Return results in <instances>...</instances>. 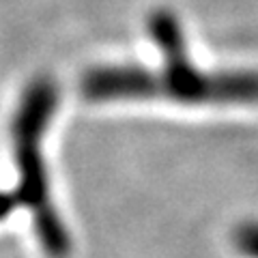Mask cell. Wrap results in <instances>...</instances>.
I'll return each instance as SVG.
<instances>
[{"label": "cell", "instance_id": "6da1fadb", "mask_svg": "<svg viewBox=\"0 0 258 258\" xmlns=\"http://www.w3.org/2000/svg\"><path fill=\"white\" fill-rule=\"evenodd\" d=\"M149 32L164 52L161 71L134 64L93 67L80 80V93L91 101L108 99H172L187 106L200 103H258V74H203L185 52L183 32L170 11H153Z\"/></svg>", "mask_w": 258, "mask_h": 258}, {"label": "cell", "instance_id": "7a4b0ae2", "mask_svg": "<svg viewBox=\"0 0 258 258\" xmlns=\"http://www.w3.org/2000/svg\"><path fill=\"white\" fill-rule=\"evenodd\" d=\"M58 106V88L52 80L39 78L30 82L13 118V149L20 168V183L13 198L26 207L35 220V230L43 252L50 258H64L71 252V235L50 198V185L43 164V132Z\"/></svg>", "mask_w": 258, "mask_h": 258}, {"label": "cell", "instance_id": "3957f363", "mask_svg": "<svg viewBox=\"0 0 258 258\" xmlns=\"http://www.w3.org/2000/svg\"><path fill=\"white\" fill-rule=\"evenodd\" d=\"M235 245L249 258H258V224L245 222L235 230Z\"/></svg>", "mask_w": 258, "mask_h": 258}]
</instances>
